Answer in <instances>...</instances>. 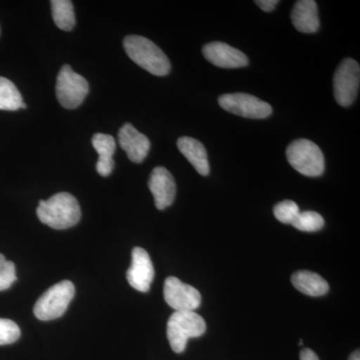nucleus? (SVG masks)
<instances>
[{"mask_svg":"<svg viewBox=\"0 0 360 360\" xmlns=\"http://www.w3.org/2000/svg\"><path fill=\"white\" fill-rule=\"evenodd\" d=\"M26 108H27V105H26V104L25 103L21 104V108H22V110H26Z\"/></svg>","mask_w":360,"mask_h":360,"instance_id":"27","label":"nucleus"},{"mask_svg":"<svg viewBox=\"0 0 360 360\" xmlns=\"http://www.w3.org/2000/svg\"><path fill=\"white\" fill-rule=\"evenodd\" d=\"M37 217L44 224L53 229H68L82 219L79 203L70 193L54 194L47 200H40Z\"/></svg>","mask_w":360,"mask_h":360,"instance_id":"1","label":"nucleus"},{"mask_svg":"<svg viewBox=\"0 0 360 360\" xmlns=\"http://www.w3.org/2000/svg\"><path fill=\"white\" fill-rule=\"evenodd\" d=\"M205 319L195 311H175L167 322V338L170 347L176 354L186 348L187 341L200 338L205 333Z\"/></svg>","mask_w":360,"mask_h":360,"instance_id":"3","label":"nucleus"},{"mask_svg":"<svg viewBox=\"0 0 360 360\" xmlns=\"http://www.w3.org/2000/svg\"><path fill=\"white\" fill-rule=\"evenodd\" d=\"M163 295L165 302L175 311H194L201 303L200 291L174 276L165 279Z\"/></svg>","mask_w":360,"mask_h":360,"instance_id":"9","label":"nucleus"},{"mask_svg":"<svg viewBox=\"0 0 360 360\" xmlns=\"http://www.w3.org/2000/svg\"><path fill=\"white\" fill-rule=\"evenodd\" d=\"M92 146L98 153L96 170L101 176H108L115 168L112 156L116 149L115 139L110 134H96L92 137Z\"/></svg>","mask_w":360,"mask_h":360,"instance_id":"16","label":"nucleus"},{"mask_svg":"<svg viewBox=\"0 0 360 360\" xmlns=\"http://www.w3.org/2000/svg\"><path fill=\"white\" fill-rule=\"evenodd\" d=\"M291 283L303 295L309 296L326 295L329 284L323 277L309 270H300L291 276Z\"/></svg>","mask_w":360,"mask_h":360,"instance_id":"17","label":"nucleus"},{"mask_svg":"<svg viewBox=\"0 0 360 360\" xmlns=\"http://www.w3.org/2000/svg\"><path fill=\"white\" fill-rule=\"evenodd\" d=\"M22 103V96L18 87L11 80L0 77V110H18Z\"/></svg>","mask_w":360,"mask_h":360,"instance_id":"19","label":"nucleus"},{"mask_svg":"<svg viewBox=\"0 0 360 360\" xmlns=\"http://www.w3.org/2000/svg\"><path fill=\"white\" fill-rule=\"evenodd\" d=\"M125 52L137 65L156 77H165L172 70L169 59L160 47L141 35H129L123 41Z\"/></svg>","mask_w":360,"mask_h":360,"instance_id":"2","label":"nucleus"},{"mask_svg":"<svg viewBox=\"0 0 360 360\" xmlns=\"http://www.w3.org/2000/svg\"><path fill=\"white\" fill-rule=\"evenodd\" d=\"M148 187L155 198L156 208L165 210L174 203L176 195V184L167 168L155 167L148 180Z\"/></svg>","mask_w":360,"mask_h":360,"instance_id":"12","label":"nucleus"},{"mask_svg":"<svg viewBox=\"0 0 360 360\" xmlns=\"http://www.w3.org/2000/svg\"><path fill=\"white\" fill-rule=\"evenodd\" d=\"M16 278L15 265L0 253V291L11 288Z\"/></svg>","mask_w":360,"mask_h":360,"instance_id":"22","label":"nucleus"},{"mask_svg":"<svg viewBox=\"0 0 360 360\" xmlns=\"http://www.w3.org/2000/svg\"><path fill=\"white\" fill-rule=\"evenodd\" d=\"M258 7L265 11V13H270L276 8L277 4H279L278 0H257L255 1Z\"/></svg>","mask_w":360,"mask_h":360,"instance_id":"24","label":"nucleus"},{"mask_svg":"<svg viewBox=\"0 0 360 360\" xmlns=\"http://www.w3.org/2000/svg\"><path fill=\"white\" fill-rule=\"evenodd\" d=\"M56 97L66 110H75L84 103L89 92V85L84 77L65 65L61 68L56 82Z\"/></svg>","mask_w":360,"mask_h":360,"instance_id":"6","label":"nucleus"},{"mask_svg":"<svg viewBox=\"0 0 360 360\" xmlns=\"http://www.w3.org/2000/svg\"><path fill=\"white\" fill-rule=\"evenodd\" d=\"M291 225L300 231L314 232L324 226V219L319 213L303 212L298 213Z\"/></svg>","mask_w":360,"mask_h":360,"instance_id":"20","label":"nucleus"},{"mask_svg":"<svg viewBox=\"0 0 360 360\" xmlns=\"http://www.w3.org/2000/svg\"><path fill=\"white\" fill-rule=\"evenodd\" d=\"M177 148L180 153L186 156V160L193 165L198 174L203 176L210 174V167L207 153L205 146L200 141L193 137H180L177 141Z\"/></svg>","mask_w":360,"mask_h":360,"instance_id":"15","label":"nucleus"},{"mask_svg":"<svg viewBox=\"0 0 360 360\" xmlns=\"http://www.w3.org/2000/svg\"><path fill=\"white\" fill-rule=\"evenodd\" d=\"M300 360H319V359L314 350L304 348L300 352Z\"/></svg>","mask_w":360,"mask_h":360,"instance_id":"25","label":"nucleus"},{"mask_svg":"<svg viewBox=\"0 0 360 360\" xmlns=\"http://www.w3.org/2000/svg\"><path fill=\"white\" fill-rule=\"evenodd\" d=\"M203 56L220 68H240L248 65V56L243 51L224 42H210L202 49Z\"/></svg>","mask_w":360,"mask_h":360,"instance_id":"11","label":"nucleus"},{"mask_svg":"<svg viewBox=\"0 0 360 360\" xmlns=\"http://www.w3.org/2000/svg\"><path fill=\"white\" fill-rule=\"evenodd\" d=\"M348 360H360V352L359 350H356L354 354L350 355L349 359Z\"/></svg>","mask_w":360,"mask_h":360,"instance_id":"26","label":"nucleus"},{"mask_svg":"<svg viewBox=\"0 0 360 360\" xmlns=\"http://www.w3.org/2000/svg\"><path fill=\"white\" fill-rule=\"evenodd\" d=\"M286 158L296 172L305 176H321L326 169L321 149L309 139H296L286 148Z\"/></svg>","mask_w":360,"mask_h":360,"instance_id":"4","label":"nucleus"},{"mask_svg":"<svg viewBox=\"0 0 360 360\" xmlns=\"http://www.w3.org/2000/svg\"><path fill=\"white\" fill-rule=\"evenodd\" d=\"M219 104L229 112L252 120H264L272 113L270 104L243 92L224 94L219 97Z\"/></svg>","mask_w":360,"mask_h":360,"instance_id":"8","label":"nucleus"},{"mask_svg":"<svg viewBox=\"0 0 360 360\" xmlns=\"http://www.w3.org/2000/svg\"><path fill=\"white\" fill-rule=\"evenodd\" d=\"M75 295V284L63 281L54 284L35 303V316L40 321H49L63 316Z\"/></svg>","mask_w":360,"mask_h":360,"instance_id":"5","label":"nucleus"},{"mask_svg":"<svg viewBox=\"0 0 360 360\" xmlns=\"http://www.w3.org/2000/svg\"><path fill=\"white\" fill-rule=\"evenodd\" d=\"M20 328L11 319H0V345H11L20 340Z\"/></svg>","mask_w":360,"mask_h":360,"instance_id":"23","label":"nucleus"},{"mask_svg":"<svg viewBox=\"0 0 360 360\" xmlns=\"http://www.w3.org/2000/svg\"><path fill=\"white\" fill-rule=\"evenodd\" d=\"M300 212V207L295 201L284 200L277 203L274 208V217L281 224H291L298 213Z\"/></svg>","mask_w":360,"mask_h":360,"instance_id":"21","label":"nucleus"},{"mask_svg":"<svg viewBox=\"0 0 360 360\" xmlns=\"http://www.w3.org/2000/svg\"><path fill=\"white\" fill-rule=\"evenodd\" d=\"M291 21L298 32L315 33L319 32V23L317 4L314 0L296 1L290 14Z\"/></svg>","mask_w":360,"mask_h":360,"instance_id":"14","label":"nucleus"},{"mask_svg":"<svg viewBox=\"0 0 360 360\" xmlns=\"http://www.w3.org/2000/svg\"><path fill=\"white\" fill-rule=\"evenodd\" d=\"M52 18L56 26L65 32H70L75 25V14L70 0H52Z\"/></svg>","mask_w":360,"mask_h":360,"instance_id":"18","label":"nucleus"},{"mask_svg":"<svg viewBox=\"0 0 360 360\" xmlns=\"http://www.w3.org/2000/svg\"><path fill=\"white\" fill-rule=\"evenodd\" d=\"M120 148L127 153L132 162L141 163L146 160L150 149L148 137L142 134L130 123H125L118 131Z\"/></svg>","mask_w":360,"mask_h":360,"instance_id":"13","label":"nucleus"},{"mask_svg":"<svg viewBox=\"0 0 360 360\" xmlns=\"http://www.w3.org/2000/svg\"><path fill=\"white\" fill-rule=\"evenodd\" d=\"M360 85V66L356 60L345 58L338 66L333 77L336 103L348 108L354 103Z\"/></svg>","mask_w":360,"mask_h":360,"instance_id":"7","label":"nucleus"},{"mask_svg":"<svg viewBox=\"0 0 360 360\" xmlns=\"http://www.w3.org/2000/svg\"><path fill=\"white\" fill-rule=\"evenodd\" d=\"M129 285L141 292H148L155 279V267L148 251L141 248L132 250L131 266L127 272Z\"/></svg>","mask_w":360,"mask_h":360,"instance_id":"10","label":"nucleus"}]
</instances>
